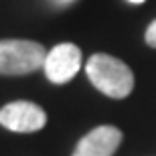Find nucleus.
Returning a JSON list of instances; mask_svg holds the SVG:
<instances>
[{"label":"nucleus","instance_id":"4","mask_svg":"<svg viewBox=\"0 0 156 156\" xmlns=\"http://www.w3.org/2000/svg\"><path fill=\"white\" fill-rule=\"evenodd\" d=\"M47 124V114L41 105L33 101H10L0 110V126H4L10 132L30 134L39 132Z\"/></svg>","mask_w":156,"mask_h":156},{"label":"nucleus","instance_id":"2","mask_svg":"<svg viewBox=\"0 0 156 156\" xmlns=\"http://www.w3.org/2000/svg\"><path fill=\"white\" fill-rule=\"evenodd\" d=\"M45 57V47L35 41H0V75H27L43 69Z\"/></svg>","mask_w":156,"mask_h":156},{"label":"nucleus","instance_id":"8","mask_svg":"<svg viewBox=\"0 0 156 156\" xmlns=\"http://www.w3.org/2000/svg\"><path fill=\"white\" fill-rule=\"evenodd\" d=\"M128 2H132V4H142L144 0H128Z\"/></svg>","mask_w":156,"mask_h":156},{"label":"nucleus","instance_id":"1","mask_svg":"<svg viewBox=\"0 0 156 156\" xmlns=\"http://www.w3.org/2000/svg\"><path fill=\"white\" fill-rule=\"evenodd\" d=\"M85 73L95 89L114 99L128 98L134 89V73L124 61L108 53H95L85 63Z\"/></svg>","mask_w":156,"mask_h":156},{"label":"nucleus","instance_id":"6","mask_svg":"<svg viewBox=\"0 0 156 156\" xmlns=\"http://www.w3.org/2000/svg\"><path fill=\"white\" fill-rule=\"evenodd\" d=\"M146 43H148L152 49H156V20H152V23L148 24V29H146Z\"/></svg>","mask_w":156,"mask_h":156},{"label":"nucleus","instance_id":"7","mask_svg":"<svg viewBox=\"0 0 156 156\" xmlns=\"http://www.w3.org/2000/svg\"><path fill=\"white\" fill-rule=\"evenodd\" d=\"M55 6H69L71 2H75V0H51Z\"/></svg>","mask_w":156,"mask_h":156},{"label":"nucleus","instance_id":"3","mask_svg":"<svg viewBox=\"0 0 156 156\" xmlns=\"http://www.w3.org/2000/svg\"><path fill=\"white\" fill-rule=\"evenodd\" d=\"M81 65H83V59H81L79 47L73 43H61L47 53L43 71H45L49 81L61 85V83H67L77 75Z\"/></svg>","mask_w":156,"mask_h":156},{"label":"nucleus","instance_id":"5","mask_svg":"<svg viewBox=\"0 0 156 156\" xmlns=\"http://www.w3.org/2000/svg\"><path fill=\"white\" fill-rule=\"evenodd\" d=\"M122 142V132L116 126H98L77 142L73 156H114Z\"/></svg>","mask_w":156,"mask_h":156}]
</instances>
